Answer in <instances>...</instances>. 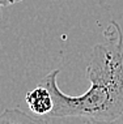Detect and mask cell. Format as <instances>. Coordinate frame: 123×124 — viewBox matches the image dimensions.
<instances>
[{"label":"cell","mask_w":123,"mask_h":124,"mask_svg":"<svg viewBox=\"0 0 123 124\" xmlns=\"http://www.w3.org/2000/svg\"><path fill=\"white\" fill-rule=\"evenodd\" d=\"M104 41L94 45L86 67L89 88L80 95H68L58 85L60 69L41 80L52 95L54 107L47 118H85L94 122L114 120L123 114V31L110 21Z\"/></svg>","instance_id":"1"},{"label":"cell","mask_w":123,"mask_h":124,"mask_svg":"<svg viewBox=\"0 0 123 124\" xmlns=\"http://www.w3.org/2000/svg\"><path fill=\"white\" fill-rule=\"evenodd\" d=\"M25 102L29 110L37 116H49L54 107V101L50 90L41 84L26 93Z\"/></svg>","instance_id":"2"},{"label":"cell","mask_w":123,"mask_h":124,"mask_svg":"<svg viewBox=\"0 0 123 124\" xmlns=\"http://www.w3.org/2000/svg\"><path fill=\"white\" fill-rule=\"evenodd\" d=\"M0 124H50L43 116L29 115L18 108H7L0 112Z\"/></svg>","instance_id":"3"},{"label":"cell","mask_w":123,"mask_h":124,"mask_svg":"<svg viewBox=\"0 0 123 124\" xmlns=\"http://www.w3.org/2000/svg\"><path fill=\"white\" fill-rule=\"evenodd\" d=\"M86 124H123V114L119 115L114 120H109V122H94V120H89Z\"/></svg>","instance_id":"4"},{"label":"cell","mask_w":123,"mask_h":124,"mask_svg":"<svg viewBox=\"0 0 123 124\" xmlns=\"http://www.w3.org/2000/svg\"><path fill=\"white\" fill-rule=\"evenodd\" d=\"M21 0H0V7H9L13 4H17Z\"/></svg>","instance_id":"5"}]
</instances>
